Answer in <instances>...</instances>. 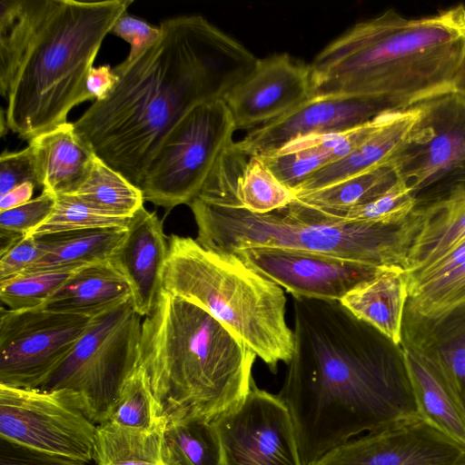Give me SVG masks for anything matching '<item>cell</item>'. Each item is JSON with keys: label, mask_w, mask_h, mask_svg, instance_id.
<instances>
[{"label": "cell", "mask_w": 465, "mask_h": 465, "mask_svg": "<svg viewBox=\"0 0 465 465\" xmlns=\"http://www.w3.org/2000/svg\"><path fill=\"white\" fill-rule=\"evenodd\" d=\"M406 332L407 341L434 366L457 398L465 414V310L444 320L424 325H412Z\"/></svg>", "instance_id": "obj_25"}, {"label": "cell", "mask_w": 465, "mask_h": 465, "mask_svg": "<svg viewBox=\"0 0 465 465\" xmlns=\"http://www.w3.org/2000/svg\"><path fill=\"white\" fill-rule=\"evenodd\" d=\"M398 180L393 166L385 163L295 199L316 209H348L379 197Z\"/></svg>", "instance_id": "obj_30"}, {"label": "cell", "mask_w": 465, "mask_h": 465, "mask_svg": "<svg viewBox=\"0 0 465 465\" xmlns=\"http://www.w3.org/2000/svg\"><path fill=\"white\" fill-rule=\"evenodd\" d=\"M256 357L203 308L162 290L142 322L138 367L164 424L212 421L240 402L254 382Z\"/></svg>", "instance_id": "obj_5"}, {"label": "cell", "mask_w": 465, "mask_h": 465, "mask_svg": "<svg viewBox=\"0 0 465 465\" xmlns=\"http://www.w3.org/2000/svg\"><path fill=\"white\" fill-rule=\"evenodd\" d=\"M93 318L44 307L2 308L0 385L38 389L70 353Z\"/></svg>", "instance_id": "obj_10"}, {"label": "cell", "mask_w": 465, "mask_h": 465, "mask_svg": "<svg viewBox=\"0 0 465 465\" xmlns=\"http://www.w3.org/2000/svg\"><path fill=\"white\" fill-rule=\"evenodd\" d=\"M29 145L42 191L54 195L73 193L88 174L95 158L69 122L33 138Z\"/></svg>", "instance_id": "obj_22"}, {"label": "cell", "mask_w": 465, "mask_h": 465, "mask_svg": "<svg viewBox=\"0 0 465 465\" xmlns=\"http://www.w3.org/2000/svg\"><path fill=\"white\" fill-rule=\"evenodd\" d=\"M312 95L311 65L283 53L258 58L254 69L223 101L236 129H254L285 115Z\"/></svg>", "instance_id": "obj_17"}, {"label": "cell", "mask_w": 465, "mask_h": 465, "mask_svg": "<svg viewBox=\"0 0 465 465\" xmlns=\"http://www.w3.org/2000/svg\"><path fill=\"white\" fill-rule=\"evenodd\" d=\"M117 76L109 64L93 67L87 76L86 88L92 100L103 99L113 89Z\"/></svg>", "instance_id": "obj_43"}, {"label": "cell", "mask_w": 465, "mask_h": 465, "mask_svg": "<svg viewBox=\"0 0 465 465\" xmlns=\"http://www.w3.org/2000/svg\"><path fill=\"white\" fill-rule=\"evenodd\" d=\"M130 298L126 280L108 261L75 271L44 308L93 318Z\"/></svg>", "instance_id": "obj_24"}, {"label": "cell", "mask_w": 465, "mask_h": 465, "mask_svg": "<svg viewBox=\"0 0 465 465\" xmlns=\"http://www.w3.org/2000/svg\"><path fill=\"white\" fill-rule=\"evenodd\" d=\"M125 231L117 228L89 229L38 235L36 237L45 254L25 273L74 272L108 262Z\"/></svg>", "instance_id": "obj_26"}, {"label": "cell", "mask_w": 465, "mask_h": 465, "mask_svg": "<svg viewBox=\"0 0 465 465\" xmlns=\"http://www.w3.org/2000/svg\"><path fill=\"white\" fill-rule=\"evenodd\" d=\"M420 106L421 117L411 141L390 163L415 196L465 174V100L450 92Z\"/></svg>", "instance_id": "obj_13"}, {"label": "cell", "mask_w": 465, "mask_h": 465, "mask_svg": "<svg viewBox=\"0 0 465 465\" xmlns=\"http://www.w3.org/2000/svg\"><path fill=\"white\" fill-rule=\"evenodd\" d=\"M212 422L223 465H303L286 404L254 382L240 402Z\"/></svg>", "instance_id": "obj_12"}, {"label": "cell", "mask_w": 465, "mask_h": 465, "mask_svg": "<svg viewBox=\"0 0 465 465\" xmlns=\"http://www.w3.org/2000/svg\"><path fill=\"white\" fill-rule=\"evenodd\" d=\"M35 186L33 183H24L4 195H0V212L20 206L32 199Z\"/></svg>", "instance_id": "obj_44"}, {"label": "cell", "mask_w": 465, "mask_h": 465, "mask_svg": "<svg viewBox=\"0 0 465 465\" xmlns=\"http://www.w3.org/2000/svg\"><path fill=\"white\" fill-rule=\"evenodd\" d=\"M398 111L388 101L366 96H312L285 115L252 129L237 146L248 156H262L292 141L349 131L379 115Z\"/></svg>", "instance_id": "obj_16"}, {"label": "cell", "mask_w": 465, "mask_h": 465, "mask_svg": "<svg viewBox=\"0 0 465 465\" xmlns=\"http://www.w3.org/2000/svg\"><path fill=\"white\" fill-rule=\"evenodd\" d=\"M93 208L121 217H131L143 206L139 187L95 156L88 174L70 193Z\"/></svg>", "instance_id": "obj_29"}, {"label": "cell", "mask_w": 465, "mask_h": 465, "mask_svg": "<svg viewBox=\"0 0 465 465\" xmlns=\"http://www.w3.org/2000/svg\"><path fill=\"white\" fill-rule=\"evenodd\" d=\"M420 117V104L391 112L387 121L361 144L308 177L293 192L294 195L313 192L390 163L411 141Z\"/></svg>", "instance_id": "obj_19"}, {"label": "cell", "mask_w": 465, "mask_h": 465, "mask_svg": "<svg viewBox=\"0 0 465 465\" xmlns=\"http://www.w3.org/2000/svg\"><path fill=\"white\" fill-rule=\"evenodd\" d=\"M56 195L42 191L41 194L15 208L0 212V231L25 236L43 224L52 214Z\"/></svg>", "instance_id": "obj_37"}, {"label": "cell", "mask_w": 465, "mask_h": 465, "mask_svg": "<svg viewBox=\"0 0 465 465\" xmlns=\"http://www.w3.org/2000/svg\"><path fill=\"white\" fill-rule=\"evenodd\" d=\"M163 427L143 431L111 421L99 424L94 460L97 465H163L161 460Z\"/></svg>", "instance_id": "obj_28"}, {"label": "cell", "mask_w": 465, "mask_h": 465, "mask_svg": "<svg viewBox=\"0 0 465 465\" xmlns=\"http://www.w3.org/2000/svg\"><path fill=\"white\" fill-rule=\"evenodd\" d=\"M141 318L130 300L94 317L38 389L58 393L96 425L108 421L138 367Z\"/></svg>", "instance_id": "obj_8"}, {"label": "cell", "mask_w": 465, "mask_h": 465, "mask_svg": "<svg viewBox=\"0 0 465 465\" xmlns=\"http://www.w3.org/2000/svg\"><path fill=\"white\" fill-rule=\"evenodd\" d=\"M451 92L465 100V53L454 76Z\"/></svg>", "instance_id": "obj_45"}, {"label": "cell", "mask_w": 465, "mask_h": 465, "mask_svg": "<svg viewBox=\"0 0 465 465\" xmlns=\"http://www.w3.org/2000/svg\"><path fill=\"white\" fill-rule=\"evenodd\" d=\"M464 53L465 5L420 18L388 9L355 24L315 56L312 96H366L411 108L451 92Z\"/></svg>", "instance_id": "obj_4"}, {"label": "cell", "mask_w": 465, "mask_h": 465, "mask_svg": "<svg viewBox=\"0 0 465 465\" xmlns=\"http://www.w3.org/2000/svg\"><path fill=\"white\" fill-rule=\"evenodd\" d=\"M236 130L223 100L199 104L170 130L151 158L140 189L144 202L172 209L200 193Z\"/></svg>", "instance_id": "obj_9"}, {"label": "cell", "mask_w": 465, "mask_h": 465, "mask_svg": "<svg viewBox=\"0 0 465 465\" xmlns=\"http://www.w3.org/2000/svg\"><path fill=\"white\" fill-rule=\"evenodd\" d=\"M132 3L0 1V94L9 130L30 141L67 123L75 105L92 100L88 74Z\"/></svg>", "instance_id": "obj_3"}, {"label": "cell", "mask_w": 465, "mask_h": 465, "mask_svg": "<svg viewBox=\"0 0 465 465\" xmlns=\"http://www.w3.org/2000/svg\"><path fill=\"white\" fill-rule=\"evenodd\" d=\"M108 421L124 428L151 431L163 427L148 377L139 367L126 381Z\"/></svg>", "instance_id": "obj_34"}, {"label": "cell", "mask_w": 465, "mask_h": 465, "mask_svg": "<svg viewBox=\"0 0 465 465\" xmlns=\"http://www.w3.org/2000/svg\"><path fill=\"white\" fill-rule=\"evenodd\" d=\"M312 465H465V447L417 417L352 438Z\"/></svg>", "instance_id": "obj_14"}, {"label": "cell", "mask_w": 465, "mask_h": 465, "mask_svg": "<svg viewBox=\"0 0 465 465\" xmlns=\"http://www.w3.org/2000/svg\"><path fill=\"white\" fill-rule=\"evenodd\" d=\"M414 213L418 230L406 256L408 275L423 271L465 242V184Z\"/></svg>", "instance_id": "obj_20"}, {"label": "cell", "mask_w": 465, "mask_h": 465, "mask_svg": "<svg viewBox=\"0 0 465 465\" xmlns=\"http://www.w3.org/2000/svg\"><path fill=\"white\" fill-rule=\"evenodd\" d=\"M159 26L153 43L113 68L117 80L107 95L73 123L94 155L137 187L177 122L199 104L223 100L258 61L202 15Z\"/></svg>", "instance_id": "obj_2"}, {"label": "cell", "mask_w": 465, "mask_h": 465, "mask_svg": "<svg viewBox=\"0 0 465 465\" xmlns=\"http://www.w3.org/2000/svg\"><path fill=\"white\" fill-rule=\"evenodd\" d=\"M292 296L341 301L381 266L308 251L253 246L234 252Z\"/></svg>", "instance_id": "obj_15"}, {"label": "cell", "mask_w": 465, "mask_h": 465, "mask_svg": "<svg viewBox=\"0 0 465 465\" xmlns=\"http://www.w3.org/2000/svg\"><path fill=\"white\" fill-rule=\"evenodd\" d=\"M416 205L417 199L412 190L399 179L384 193L361 205L341 210L306 206L313 214L330 221L396 224L404 222Z\"/></svg>", "instance_id": "obj_32"}, {"label": "cell", "mask_w": 465, "mask_h": 465, "mask_svg": "<svg viewBox=\"0 0 465 465\" xmlns=\"http://www.w3.org/2000/svg\"><path fill=\"white\" fill-rule=\"evenodd\" d=\"M163 465H223V450L212 421L182 419L166 422L161 433Z\"/></svg>", "instance_id": "obj_27"}, {"label": "cell", "mask_w": 465, "mask_h": 465, "mask_svg": "<svg viewBox=\"0 0 465 465\" xmlns=\"http://www.w3.org/2000/svg\"><path fill=\"white\" fill-rule=\"evenodd\" d=\"M111 34L126 41L131 48L126 59L131 60L141 54L161 35L160 26L124 13L111 29Z\"/></svg>", "instance_id": "obj_41"}, {"label": "cell", "mask_w": 465, "mask_h": 465, "mask_svg": "<svg viewBox=\"0 0 465 465\" xmlns=\"http://www.w3.org/2000/svg\"><path fill=\"white\" fill-rule=\"evenodd\" d=\"M292 307L293 352L277 395L303 465L363 432L421 417L398 349L381 332L340 301L292 296Z\"/></svg>", "instance_id": "obj_1"}, {"label": "cell", "mask_w": 465, "mask_h": 465, "mask_svg": "<svg viewBox=\"0 0 465 465\" xmlns=\"http://www.w3.org/2000/svg\"><path fill=\"white\" fill-rule=\"evenodd\" d=\"M465 263V242L423 271L408 275L409 290L417 285L436 281Z\"/></svg>", "instance_id": "obj_42"}, {"label": "cell", "mask_w": 465, "mask_h": 465, "mask_svg": "<svg viewBox=\"0 0 465 465\" xmlns=\"http://www.w3.org/2000/svg\"><path fill=\"white\" fill-rule=\"evenodd\" d=\"M188 205L197 225L195 240L206 249L227 253L268 246L332 255L373 266L404 268L418 230L413 212L396 224L330 221L313 214L296 199L267 213L219 205L198 197Z\"/></svg>", "instance_id": "obj_7"}, {"label": "cell", "mask_w": 465, "mask_h": 465, "mask_svg": "<svg viewBox=\"0 0 465 465\" xmlns=\"http://www.w3.org/2000/svg\"><path fill=\"white\" fill-rule=\"evenodd\" d=\"M408 297L406 271L399 265H387L381 266L371 279L355 287L340 302L397 348L403 339V318Z\"/></svg>", "instance_id": "obj_21"}, {"label": "cell", "mask_w": 465, "mask_h": 465, "mask_svg": "<svg viewBox=\"0 0 465 465\" xmlns=\"http://www.w3.org/2000/svg\"><path fill=\"white\" fill-rule=\"evenodd\" d=\"M26 183L42 190L34 153L28 144L16 152H3L0 156V195Z\"/></svg>", "instance_id": "obj_38"}, {"label": "cell", "mask_w": 465, "mask_h": 465, "mask_svg": "<svg viewBox=\"0 0 465 465\" xmlns=\"http://www.w3.org/2000/svg\"><path fill=\"white\" fill-rule=\"evenodd\" d=\"M81 460L28 447L0 437V465H88Z\"/></svg>", "instance_id": "obj_39"}, {"label": "cell", "mask_w": 465, "mask_h": 465, "mask_svg": "<svg viewBox=\"0 0 465 465\" xmlns=\"http://www.w3.org/2000/svg\"><path fill=\"white\" fill-rule=\"evenodd\" d=\"M74 272H29L0 282L1 302L14 311L44 307Z\"/></svg>", "instance_id": "obj_36"}, {"label": "cell", "mask_w": 465, "mask_h": 465, "mask_svg": "<svg viewBox=\"0 0 465 465\" xmlns=\"http://www.w3.org/2000/svg\"><path fill=\"white\" fill-rule=\"evenodd\" d=\"M397 348L420 416L465 447V414L447 382L415 347L402 340Z\"/></svg>", "instance_id": "obj_23"}, {"label": "cell", "mask_w": 465, "mask_h": 465, "mask_svg": "<svg viewBox=\"0 0 465 465\" xmlns=\"http://www.w3.org/2000/svg\"><path fill=\"white\" fill-rule=\"evenodd\" d=\"M294 199L293 192L276 178L260 156H250L238 188L242 208L267 213L284 208Z\"/></svg>", "instance_id": "obj_33"}, {"label": "cell", "mask_w": 465, "mask_h": 465, "mask_svg": "<svg viewBox=\"0 0 465 465\" xmlns=\"http://www.w3.org/2000/svg\"><path fill=\"white\" fill-rule=\"evenodd\" d=\"M168 243L162 221L143 206L130 219L109 262L126 280L131 303L141 316L153 310L159 292Z\"/></svg>", "instance_id": "obj_18"}, {"label": "cell", "mask_w": 465, "mask_h": 465, "mask_svg": "<svg viewBox=\"0 0 465 465\" xmlns=\"http://www.w3.org/2000/svg\"><path fill=\"white\" fill-rule=\"evenodd\" d=\"M406 309L411 325L433 324L465 310V263L436 281L411 288Z\"/></svg>", "instance_id": "obj_31"}, {"label": "cell", "mask_w": 465, "mask_h": 465, "mask_svg": "<svg viewBox=\"0 0 465 465\" xmlns=\"http://www.w3.org/2000/svg\"><path fill=\"white\" fill-rule=\"evenodd\" d=\"M161 290L209 312L272 371L279 362L290 361L293 332L285 319L282 288L234 253L212 251L195 239L173 234Z\"/></svg>", "instance_id": "obj_6"}, {"label": "cell", "mask_w": 465, "mask_h": 465, "mask_svg": "<svg viewBox=\"0 0 465 465\" xmlns=\"http://www.w3.org/2000/svg\"><path fill=\"white\" fill-rule=\"evenodd\" d=\"M44 254L45 252L36 236H24L0 255V282L25 273Z\"/></svg>", "instance_id": "obj_40"}, {"label": "cell", "mask_w": 465, "mask_h": 465, "mask_svg": "<svg viewBox=\"0 0 465 465\" xmlns=\"http://www.w3.org/2000/svg\"><path fill=\"white\" fill-rule=\"evenodd\" d=\"M96 430V424L54 391L0 385L2 438L90 463Z\"/></svg>", "instance_id": "obj_11"}, {"label": "cell", "mask_w": 465, "mask_h": 465, "mask_svg": "<svg viewBox=\"0 0 465 465\" xmlns=\"http://www.w3.org/2000/svg\"><path fill=\"white\" fill-rule=\"evenodd\" d=\"M131 217L111 215L93 208L73 194H60L56 195L55 206L49 218L28 235L89 229H126Z\"/></svg>", "instance_id": "obj_35"}]
</instances>
